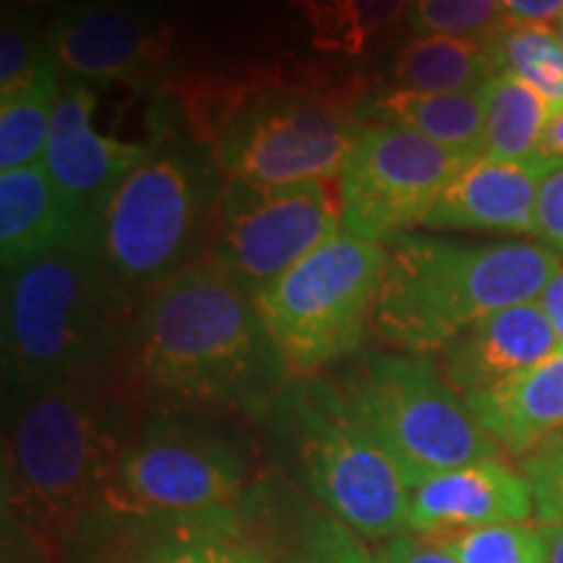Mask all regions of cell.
Returning a JSON list of instances; mask_svg holds the SVG:
<instances>
[{
	"instance_id": "obj_19",
	"label": "cell",
	"mask_w": 563,
	"mask_h": 563,
	"mask_svg": "<svg viewBox=\"0 0 563 563\" xmlns=\"http://www.w3.org/2000/svg\"><path fill=\"white\" fill-rule=\"evenodd\" d=\"M97 230V217L63 191L45 165L0 173L3 272L66 249Z\"/></svg>"
},
{
	"instance_id": "obj_5",
	"label": "cell",
	"mask_w": 563,
	"mask_h": 563,
	"mask_svg": "<svg viewBox=\"0 0 563 563\" xmlns=\"http://www.w3.org/2000/svg\"><path fill=\"white\" fill-rule=\"evenodd\" d=\"M563 258L545 245H470L428 235L391 243L371 329L391 347L426 355L504 308L538 300Z\"/></svg>"
},
{
	"instance_id": "obj_11",
	"label": "cell",
	"mask_w": 563,
	"mask_h": 563,
	"mask_svg": "<svg viewBox=\"0 0 563 563\" xmlns=\"http://www.w3.org/2000/svg\"><path fill=\"white\" fill-rule=\"evenodd\" d=\"M251 481L243 441L194 410H152L118 464L102 504L129 511L186 514L230 506Z\"/></svg>"
},
{
	"instance_id": "obj_38",
	"label": "cell",
	"mask_w": 563,
	"mask_h": 563,
	"mask_svg": "<svg viewBox=\"0 0 563 563\" xmlns=\"http://www.w3.org/2000/svg\"><path fill=\"white\" fill-rule=\"evenodd\" d=\"M5 3L26 5V9H45V5H60V3H70V0H5Z\"/></svg>"
},
{
	"instance_id": "obj_26",
	"label": "cell",
	"mask_w": 563,
	"mask_h": 563,
	"mask_svg": "<svg viewBox=\"0 0 563 563\" xmlns=\"http://www.w3.org/2000/svg\"><path fill=\"white\" fill-rule=\"evenodd\" d=\"M412 0H302L319 51L361 55L373 34L399 24Z\"/></svg>"
},
{
	"instance_id": "obj_32",
	"label": "cell",
	"mask_w": 563,
	"mask_h": 563,
	"mask_svg": "<svg viewBox=\"0 0 563 563\" xmlns=\"http://www.w3.org/2000/svg\"><path fill=\"white\" fill-rule=\"evenodd\" d=\"M371 563H460L452 559L439 543L418 532H402L384 540V545L373 553Z\"/></svg>"
},
{
	"instance_id": "obj_17",
	"label": "cell",
	"mask_w": 563,
	"mask_h": 563,
	"mask_svg": "<svg viewBox=\"0 0 563 563\" xmlns=\"http://www.w3.org/2000/svg\"><path fill=\"white\" fill-rule=\"evenodd\" d=\"M532 514L530 481L501 460H483L412 488L410 532L446 538L488 525L527 522Z\"/></svg>"
},
{
	"instance_id": "obj_8",
	"label": "cell",
	"mask_w": 563,
	"mask_h": 563,
	"mask_svg": "<svg viewBox=\"0 0 563 563\" xmlns=\"http://www.w3.org/2000/svg\"><path fill=\"white\" fill-rule=\"evenodd\" d=\"M410 488L501 449L428 355H365L340 384Z\"/></svg>"
},
{
	"instance_id": "obj_34",
	"label": "cell",
	"mask_w": 563,
	"mask_h": 563,
	"mask_svg": "<svg viewBox=\"0 0 563 563\" xmlns=\"http://www.w3.org/2000/svg\"><path fill=\"white\" fill-rule=\"evenodd\" d=\"M538 302L540 308H543V313L548 316V321H551L553 332L559 334V342L563 350V266L553 274L551 282L545 285V290L540 292Z\"/></svg>"
},
{
	"instance_id": "obj_13",
	"label": "cell",
	"mask_w": 563,
	"mask_h": 563,
	"mask_svg": "<svg viewBox=\"0 0 563 563\" xmlns=\"http://www.w3.org/2000/svg\"><path fill=\"white\" fill-rule=\"evenodd\" d=\"M467 154L399 125L365 123L340 173L342 230L371 243H394L426 222Z\"/></svg>"
},
{
	"instance_id": "obj_14",
	"label": "cell",
	"mask_w": 563,
	"mask_h": 563,
	"mask_svg": "<svg viewBox=\"0 0 563 563\" xmlns=\"http://www.w3.org/2000/svg\"><path fill=\"white\" fill-rule=\"evenodd\" d=\"M47 40L66 79L144 87L165 74L173 34L152 0H81L53 21Z\"/></svg>"
},
{
	"instance_id": "obj_20",
	"label": "cell",
	"mask_w": 563,
	"mask_h": 563,
	"mask_svg": "<svg viewBox=\"0 0 563 563\" xmlns=\"http://www.w3.org/2000/svg\"><path fill=\"white\" fill-rule=\"evenodd\" d=\"M504 452L527 456L563 431V350L490 389L462 397Z\"/></svg>"
},
{
	"instance_id": "obj_31",
	"label": "cell",
	"mask_w": 563,
	"mask_h": 563,
	"mask_svg": "<svg viewBox=\"0 0 563 563\" xmlns=\"http://www.w3.org/2000/svg\"><path fill=\"white\" fill-rule=\"evenodd\" d=\"M532 485L534 517L540 525H563V462L525 464Z\"/></svg>"
},
{
	"instance_id": "obj_36",
	"label": "cell",
	"mask_w": 563,
	"mask_h": 563,
	"mask_svg": "<svg viewBox=\"0 0 563 563\" xmlns=\"http://www.w3.org/2000/svg\"><path fill=\"white\" fill-rule=\"evenodd\" d=\"M553 462H563V431L551 435L543 446H538L532 454L525 456V464H553Z\"/></svg>"
},
{
	"instance_id": "obj_25",
	"label": "cell",
	"mask_w": 563,
	"mask_h": 563,
	"mask_svg": "<svg viewBox=\"0 0 563 563\" xmlns=\"http://www.w3.org/2000/svg\"><path fill=\"white\" fill-rule=\"evenodd\" d=\"M60 89V76H47L0 95V170L42 165Z\"/></svg>"
},
{
	"instance_id": "obj_15",
	"label": "cell",
	"mask_w": 563,
	"mask_h": 563,
	"mask_svg": "<svg viewBox=\"0 0 563 563\" xmlns=\"http://www.w3.org/2000/svg\"><path fill=\"white\" fill-rule=\"evenodd\" d=\"M95 102V89L89 84L63 79L42 165L63 191L81 201L100 220L104 203L150 154L152 144L104 136L97 131L91 125Z\"/></svg>"
},
{
	"instance_id": "obj_23",
	"label": "cell",
	"mask_w": 563,
	"mask_h": 563,
	"mask_svg": "<svg viewBox=\"0 0 563 563\" xmlns=\"http://www.w3.org/2000/svg\"><path fill=\"white\" fill-rule=\"evenodd\" d=\"M485 115L483 154L501 162H532L540 157V139L553 108L540 91L511 74H496L481 89Z\"/></svg>"
},
{
	"instance_id": "obj_10",
	"label": "cell",
	"mask_w": 563,
	"mask_h": 563,
	"mask_svg": "<svg viewBox=\"0 0 563 563\" xmlns=\"http://www.w3.org/2000/svg\"><path fill=\"white\" fill-rule=\"evenodd\" d=\"M51 553L53 563H282L249 488L235 504L186 514L100 504Z\"/></svg>"
},
{
	"instance_id": "obj_4",
	"label": "cell",
	"mask_w": 563,
	"mask_h": 563,
	"mask_svg": "<svg viewBox=\"0 0 563 563\" xmlns=\"http://www.w3.org/2000/svg\"><path fill=\"white\" fill-rule=\"evenodd\" d=\"M131 308V298L104 266L97 230L5 269V391L115 376Z\"/></svg>"
},
{
	"instance_id": "obj_24",
	"label": "cell",
	"mask_w": 563,
	"mask_h": 563,
	"mask_svg": "<svg viewBox=\"0 0 563 563\" xmlns=\"http://www.w3.org/2000/svg\"><path fill=\"white\" fill-rule=\"evenodd\" d=\"M485 45L498 74L517 76L563 110V47L553 26L509 19Z\"/></svg>"
},
{
	"instance_id": "obj_29",
	"label": "cell",
	"mask_w": 563,
	"mask_h": 563,
	"mask_svg": "<svg viewBox=\"0 0 563 563\" xmlns=\"http://www.w3.org/2000/svg\"><path fill=\"white\" fill-rule=\"evenodd\" d=\"M47 76H60L47 34L21 13L5 11L0 30V95L30 87Z\"/></svg>"
},
{
	"instance_id": "obj_35",
	"label": "cell",
	"mask_w": 563,
	"mask_h": 563,
	"mask_svg": "<svg viewBox=\"0 0 563 563\" xmlns=\"http://www.w3.org/2000/svg\"><path fill=\"white\" fill-rule=\"evenodd\" d=\"M540 157L563 159V110L553 112V118L545 125L543 139H540Z\"/></svg>"
},
{
	"instance_id": "obj_2",
	"label": "cell",
	"mask_w": 563,
	"mask_h": 563,
	"mask_svg": "<svg viewBox=\"0 0 563 563\" xmlns=\"http://www.w3.org/2000/svg\"><path fill=\"white\" fill-rule=\"evenodd\" d=\"M139 402L115 376L5 391L3 517L53 551L108 498Z\"/></svg>"
},
{
	"instance_id": "obj_39",
	"label": "cell",
	"mask_w": 563,
	"mask_h": 563,
	"mask_svg": "<svg viewBox=\"0 0 563 563\" xmlns=\"http://www.w3.org/2000/svg\"><path fill=\"white\" fill-rule=\"evenodd\" d=\"M555 34H559V42H561V47H563V19L559 21V24H555Z\"/></svg>"
},
{
	"instance_id": "obj_22",
	"label": "cell",
	"mask_w": 563,
	"mask_h": 563,
	"mask_svg": "<svg viewBox=\"0 0 563 563\" xmlns=\"http://www.w3.org/2000/svg\"><path fill=\"white\" fill-rule=\"evenodd\" d=\"M496 74L488 45L481 40L420 34L399 47L394 58V81L399 89L433 95L481 91Z\"/></svg>"
},
{
	"instance_id": "obj_9",
	"label": "cell",
	"mask_w": 563,
	"mask_h": 563,
	"mask_svg": "<svg viewBox=\"0 0 563 563\" xmlns=\"http://www.w3.org/2000/svg\"><path fill=\"white\" fill-rule=\"evenodd\" d=\"M389 249L340 232L256 295L258 313L295 378L355 355Z\"/></svg>"
},
{
	"instance_id": "obj_16",
	"label": "cell",
	"mask_w": 563,
	"mask_h": 563,
	"mask_svg": "<svg viewBox=\"0 0 563 563\" xmlns=\"http://www.w3.org/2000/svg\"><path fill=\"white\" fill-rule=\"evenodd\" d=\"M555 162L553 157L501 162L477 154L443 188L422 228L534 235L540 183Z\"/></svg>"
},
{
	"instance_id": "obj_18",
	"label": "cell",
	"mask_w": 563,
	"mask_h": 563,
	"mask_svg": "<svg viewBox=\"0 0 563 563\" xmlns=\"http://www.w3.org/2000/svg\"><path fill=\"white\" fill-rule=\"evenodd\" d=\"M561 350L559 334L538 300L485 316L439 350L441 376L460 394L490 389Z\"/></svg>"
},
{
	"instance_id": "obj_28",
	"label": "cell",
	"mask_w": 563,
	"mask_h": 563,
	"mask_svg": "<svg viewBox=\"0 0 563 563\" xmlns=\"http://www.w3.org/2000/svg\"><path fill=\"white\" fill-rule=\"evenodd\" d=\"M410 26L433 37L490 40L509 21L501 0H412Z\"/></svg>"
},
{
	"instance_id": "obj_27",
	"label": "cell",
	"mask_w": 563,
	"mask_h": 563,
	"mask_svg": "<svg viewBox=\"0 0 563 563\" xmlns=\"http://www.w3.org/2000/svg\"><path fill=\"white\" fill-rule=\"evenodd\" d=\"M431 540L460 563H548L543 532L527 522L488 525Z\"/></svg>"
},
{
	"instance_id": "obj_7",
	"label": "cell",
	"mask_w": 563,
	"mask_h": 563,
	"mask_svg": "<svg viewBox=\"0 0 563 563\" xmlns=\"http://www.w3.org/2000/svg\"><path fill=\"white\" fill-rule=\"evenodd\" d=\"M264 420L285 473L352 532L389 540L410 530L412 488L340 386L292 378Z\"/></svg>"
},
{
	"instance_id": "obj_37",
	"label": "cell",
	"mask_w": 563,
	"mask_h": 563,
	"mask_svg": "<svg viewBox=\"0 0 563 563\" xmlns=\"http://www.w3.org/2000/svg\"><path fill=\"white\" fill-rule=\"evenodd\" d=\"M543 532L548 563H563V525H540Z\"/></svg>"
},
{
	"instance_id": "obj_1",
	"label": "cell",
	"mask_w": 563,
	"mask_h": 563,
	"mask_svg": "<svg viewBox=\"0 0 563 563\" xmlns=\"http://www.w3.org/2000/svg\"><path fill=\"white\" fill-rule=\"evenodd\" d=\"M121 373L139 399L162 410L249 418H266L295 378L256 300L207 258L141 302Z\"/></svg>"
},
{
	"instance_id": "obj_12",
	"label": "cell",
	"mask_w": 563,
	"mask_h": 563,
	"mask_svg": "<svg viewBox=\"0 0 563 563\" xmlns=\"http://www.w3.org/2000/svg\"><path fill=\"white\" fill-rule=\"evenodd\" d=\"M340 232V199L327 183L228 180L207 262L256 300L272 282Z\"/></svg>"
},
{
	"instance_id": "obj_6",
	"label": "cell",
	"mask_w": 563,
	"mask_h": 563,
	"mask_svg": "<svg viewBox=\"0 0 563 563\" xmlns=\"http://www.w3.org/2000/svg\"><path fill=\"white\" fill-rule=\"evenodd\" d=\"M196 139H157L97 220L104 266L131 302L203 262L228 180Z\"/></svg>"
},
{
	"instance_id": "obj_33",
	"label": "cell",
	"mask_w": 563,
	"mask_h": 563,
	"mask_svg": "<svg viewBox=\"0 0 563 563\" xmlns=\"http://www.w3.org/2000/svg\"><path fill=\"white\" fill-rule=\"evenodd\" d=\"M501 3L514 21L553 26L563 19V0H501Z\"/></svg>"
},
{
	"instance_id": "obj_21",
	"label": "cell",
	"mask_w": 563,
	"mask_h": 563,
	"mask_svg": "<svg viewBox=\"0 0 563 563\" xmlns=\"http://www.w3.org/2000/svg\"><path fill=\"white\" fill-rule=\"evenodd\" d=\"M363 123L399 125L420 136L439 141L449 150L477 157L485 144V115L481 91H433L394 89L382 95H365L357 102Z\"/></svg>"
},
{
	"instance_id": "obj_30",
	"label": "cell",
	"mask_w": 563,
	"mask_h": 563,
	"mask_svg": "<svg viewBox=\"0 0 563 563\" xmlns=\"http://www.w3.org/2000/svg\"><path fill=\"white\" fill-rule=\"evenodd\" d=\"M534 238L563 258V159L555 162L540 183L534 207Z\"/></svg>"
},
{
	"instance_id": "obj_3",
	"label": "cell",
	"mask_w": 563,
	"mask_h": 563,
	"mask_svg": "<svg viewBox=\"0 0 563 563\" xmlns=\"http://www.w3.org/2000/svg\"><path fill=\"white\" fill-rule=\"evenodd\" d=\"M186 121L228 180L340 178L363 121L357 102L323 76L258 70L186 95Z\"/></svg>"
}]
</instances>
